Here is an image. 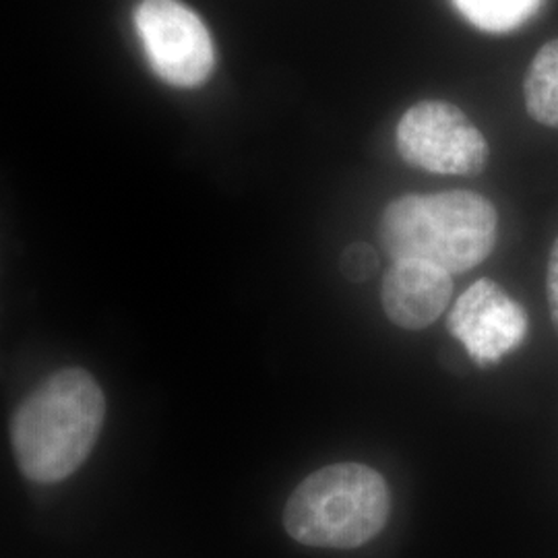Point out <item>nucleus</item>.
<instances>
[{"instance_id": "0eeeda50", "label": "nucleus", "mask_w": 558, "mask_h": 558, "mask_svg": "<svg viewBox=\"0 0 558 558\" xmlns=\"http://www.w3.org/2000/svg\"><path fill=\"white\" fill-rule=\"evenodd\" d=\"M451 294V276L422 260H393L380 286L385 315L408 331L430 327L447 311Z\"/></svg>"}, {"instance_id": "9b49d317", "label": "nucleus", "mask_w": 558, "mask_h": 558, "mask_svg": "<svg viewBox=\"0 0 558 558\" xmlns=\"http://www.w3.org/2000/svg\"><path fill=\"white\" fill-rule=\"evenodd\" d=\"M546 294H548V308L553 325L558 333V239L555 240L548 257V269H546Z\"/></svg>"}, {"instance_id": "7ed1b4c3", "label": "nucleus", "mask_w": 558, "mask_h": 558, "mask_svg": "<svg viewBox=\"0 0 558 558\" xmlns=\"http://www.w3.org/2000/svg\"><path fill=\"white\" fill-rule=\"evenodd\" d=\"M391 513V493L377 470L333 463L300 482L283 509L292 538L315 548H359L379 536Z\"/></svg>"}, {"instance_id": "1a4fd4ad", "label": "nucleus", "mask_w": 558, "mask_h": 558, "mask_svg": "<svg viewBox=\"0 0 558 558\" xmlns=\"http://www.w3.org/2000/svg\"><path fill=\"white\" fill-rule=\"evenodd\" d=\"M459 13L488 34H507L532 20L544 0H453Z\"/></svg>"}, {"instance_id": "39448f33", "label": "nucleus", "mask_w": 558, "mask_h": 558, "mask_svg": "<svg viewBox=\"0 0 558 558\" xmlns=\"http://www.w3.org/2000/svg\"><path fill=\"white\" fill-rule=\"evenodd\" d=\"M135 25L145 54L160 80L197 87L216 66L214 40L195 11L180 0H143Z\"/></svg>"}, {"instance_id": "f03ea898", "label": "nucleus", "mask_w": 558, "mask_h": 558, "mask_svg": "<svg viewBox=\"0 0 558 558\" xmlns=\"http://www.w3.org/2000/svg\"><path fill=\"white\" fill-rule=\"evenodd\" d=\"M499 216L474 191L403 195L380 214L379 239L393 260H422L449 276L474 269L495 251Z\"/></svg>"}, {"instance_id": "20e7f679", "label": "nucleus", "mask_w": 558, "mask_h": 558, "mask_svg": "<svg viewBox=\"0 0 558 558\" xmlns=\"http://www.w3.org/2000/svg\"><path fill=\"white\" fill-rule=\"evenodd\" d=\"M396 143L401 160L435 174L478 177L490 156L478 126L449 101L424 100L408 108Z\"/></svg>"}, {"instance_id": "423d86ee", "label": "nucleus", "mask_w": 558, "mask_h": 558, "mask_svg": "<svg viewBox=\"0 0 558 558\" xmlns=\"http://www.w3.org/2000/svg\"><path fill=\"white\" fill-rule=\"evenodd\" d=\"M447 327L470 359L490 366L518 350L530 323L523 306L493 279H478L453 304Z\"/></svg>"}, {"instance_id": "6e6552de", "label": "nucleus", "mask_w": 558, "mask_h": 558, "mask_svg": "<svg viewBox=\"0 0 558 558\" xmlns=\"http://www.w3.org/2000/svg\"><path fill=\"white\" fill-rule=\"evenodd\" d=\"M530 117L550 129H558V40L539 48L523 83Z\"/></svg>"}, {"instance_id": "f257e3e1", "label": "nucleus", "mask_w": 558, "mask_h": 558, "mask_svg": "<svg viewBox=\"0 0 558 558\" xmlns=\"http://www.w3.org/2000/svg\"><path fill=\"white\" fill-rule=\"evenodd\" d=\"M104 416V391L87 371L64 368L44 380L11 424L21 472L40 484L69 478L96 447Z\"/></svg>"}, {"instance_id": "9d476101", "label": "nucleus", "mask_w": 558, "mask_h": 558, "mask_svg": "<svg viewBox=\"0 0 558 558\" xmlns=\"http://www.w3.org/2000/svg\"><path fill=\"white\" fill-rule=\"evenodd\" d=\"M379 269V255L377 251L366 242H354L345 246V251L339 257V271L350 281H366L373 278Z\"/></svg>"}]
</instances>
